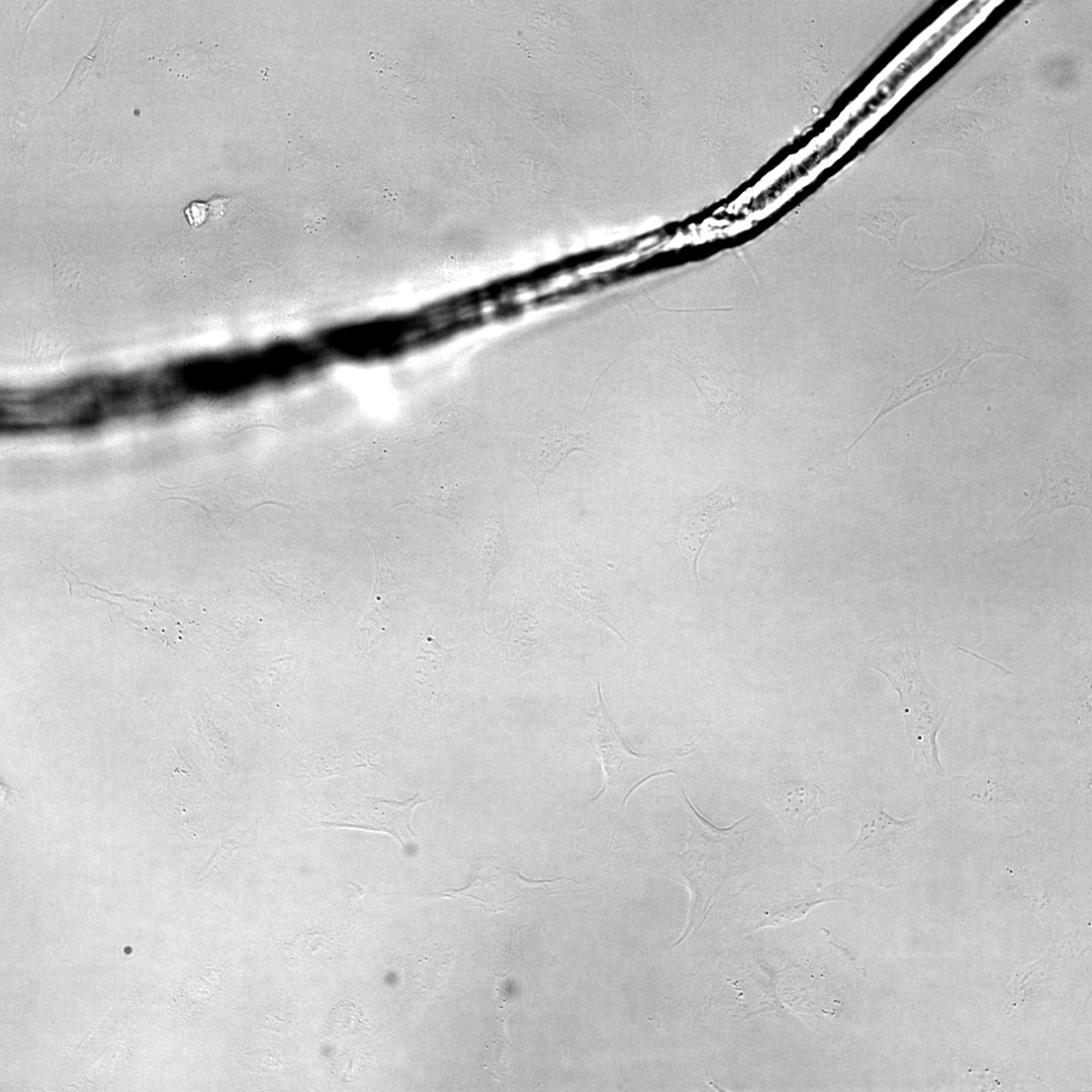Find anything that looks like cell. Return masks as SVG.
Instances as JSON below:
<instances>
[{
    "label": "cell",
    "instance_id": "obj_3",
    "mask_svg": "<svg viewBox=\"0 0 1092 1092\" xmlns=\"http://www.w3.org/2000/svg\"><path fill=\"white\" fill-rule=\"evenodd\" d=\"M689 807L690 835L687 848L678 856L695 895V908L705 909L725 880L740 870L748 845L745 828L748 816L728 828H718L695 809L685 791Z\"/></svg>",
    "mask_w": 1092,
    "mask_h": 1092
},
{
    "label": "cell",
    "instance_id": "obj_16",
    "mask_svg": "<svg viewBox=\"0 0 1092 1092\" xmlns=\"http://www.w3.org/2000/svg\"><path fill=\"white\" fill-rule=\"evenodd\" d=\"M480 570V604L485 606L490 583L502 568L508 554V541L504 523L496 518L483 521L471 542Z\"/></svg>",
    "mask_w": 1092,
    "mask_h": 1092
},
{
    "label": "cell",
    "instance_id": "obj_5",
    "mask_svg": "<svg viewBox=\"0 0 1092 1092\" xmlns=\"http://www.w3.org/2000/svg\"><path fill=\"white\" fill-rule=\"evenodd\" d=\"M982 216L984 232L980 241L967 256L956 262L937 269L913 267L904 260L894 264V275L909 296L916 297L929 284L941 278L979 267L1013 265L1044 270L1030 260L1027 240L1000 211H987Z\"/></svg>",
    "mask_w": 1092,
    "mask_h": 1092
},
{
    "label": "cell",
    "instance_id": "obj_9",
    "mask_svg": "<svg viewBox=\"0 0 1092 1092\" xmlns=\"http://www.w3.org/2000/svg\"><path fill=\"white\" fill-rule=\"evenodd\" d=\"M1042 481L1027 511L1015 522L1023 527L1034 518L1067 507L1091 509V466L1085 459L1066 452L1052 464L1041 466Z\"/></svg>",
    "mask_w": 1092,
    "mask_h": 1092
},
{
    "label": "cell",
    "instance_id": "obj_22",
    "mask_svg": "<svg viewBox=\"0 0 1092 1092\" xmlns=\"http://www.w3.org/2000/svg\"><path fill=\"white\" fill-rule=\"evenodd\" d=\"M512 623L508 638L516 644L532 647L537 642L540 634V623L535 616L526 612H519L516 608L512 611Z\"/></svg>",
    "mask_w": 1092,
    "mask_h": 1092
},
{
    "label": "cell",
    "instance_id": "obj_10",
    "mask_svg": "<svg viewBox=\"0 0 1092 1092\" xmlns=\"http://www.w3.org/2000/svg\"><path fill=\"white\" fill-rule=\"evenodd\" d=\"M427 800L429 798L420 799L418 794L404 801L360 795L326 814L320 824L386 832L405 847L417 838L411 827L413 811L419 803Z\"/></svg>",
    "mask_w": 1092,
    "mask_h": 1092
},
{
    "label": "cell",
    "instance_id": "obj_1",
    "mask_svg": "<svg viewBox=\"0 0 1092 1092\" xmlns=\"http://www.w3.org/2000/svg\"><path fill=\"white\" fill-rule=\"evenodd\" d=\"M961 807L976 819L1029 822L1048 806V789L1027 764L1007 757L982 761L970 774L947 780Z\"/></svg>",
    "mask_w": 1092,
    "mask_h": 1092
},
{
    "label": "cell",
    "instance_id": "obj_12",
    "mask_svg": "<svg viewBox=\"0 0 1092 1092\" xmlns=\"http://www.w3.org/2000/svg\"><path fill=\"white\" fill-rule=\"evenodd\" d=\"M407 589L384 561L377 557V571L370 600L363 618L355 628V644L359 651L376 647L390 629Z\"/></svg>",
    "mask_w": 1092,
    "mask_h": 1092
},
{
    "label": "cell",
    "instance_id": "obj_17",
    "mask_svg": "<svg viewBox=\"0 0 1092 1092\" xmlns=\"http://www.w3.org/2000/svg\"><path fill=\"white\" fill-rule=\"evenodd\" d=\"M570 573L567 577L564 575L563 582L557 585V588L563 589L560 593L565 598V603L581 615L601 621L625 640L609 619L610 611L605 594L594 576L583 566L575 563L570 564Z\"/></svg>",
    "mask_w": 1092,
    "mask_h": 1092
},
{
    "label": "cell",
    "instance_id": "obj_18",
    "mask_svg": "<svg viewBox=\"0 0 1092 1092\" xmlns=\"http://www.w3.org/2000/svg\"><path fill=\"white\" fill-rule=\"evenodd\" d=\"M457 647H444L433 637L423 638L414 657V671L421 686L438 689L444 685L449 673L452 653Z\"/></svg>",
    "mask_w": 1092,
    "mask_h": 1092
},
{
    "label": "cell",
    "instance_id": "obj_24",
    "mask_svg": "<svg viewBox=\"0 0 1092 1092\" xmlns=\"http://www.w3.org/2000/svg\"><path fill=\"white\" fill-rule=\"evenodd\" d=\"M362 1016L354 1005L344 1003L338 1006L331 1020V1028L336 1035L354 1033L362 1029Z\"/></svg>",
    "mask_w": 1092,
    "mask_h": 1092
},
{
    "label": "cell",
    "instance_id": "obj_20",
    "mask_svg": "<svg viewBox=\"0 0 1092 1092\" xmlns=\"http://www.w3.org/2000/svg\"><path fill=\"white\" fill-rule=\"evenodd\" d=\"M916 213V205L912 202H894L867 212L860 218L859 225L873 236L883 238L896 246L904 221Z\"/></svg>",
    "mask_w": 1092,
    "mask_h": 1092
},
{
    "label": "cell",
    "instance_id": "obj_19",
    "mask_svg": "<svg viewBox=\"0 0 1092 1092\" xmlns=\"http://www.w3.org/2000/svg\"><path fill=\"white\" fill-rule=\"evenodd\" d=\"M418 512L455 521L462 515L464 498L457 484L443 483L403 502Z\"/></svg>",
    "mask_w": 1092,
    "mask_h": 1092
},
{
    "label": "cell",
    "instance_id": "obj_14",
    "mask_svg": "<svg viewBox=\"0 0 1092 1092\" xmlns=\"http://www.w3.org/2000/svg\"><path fill=\"white\" fill-rule=\"evenodd\" d=\"M699 389L705 412L710 417H735L742 412V398L733 382L732 373L711 361L687 359L684 363Z\"/></svg>",
    "mask_w": 1092,
    "mask_h": 1092
},
{
    "label": "cell",
    "instance_id": "obj_11",
    "mask_svg": "<svg viewBox=\"0 0 1092 1092\" xmlns=\"http://www.w3.org/2000/svg\"><path fill=\"white\" fill-rule=\"evenodd\" d=\"M594 439L582 420L543 428L528 437L521 449L519 470L535 485L537 493L546 477L572 452L588 453Z\"/></svg>",
    "mask_w": 1092,
    "mask_h": 1092
},
{
    "label": "cell",
    "instance_id": "obj_15",
    "mask_svg": "<svg viewBox=\"0 0 1092 1092\" xmlns=\"http://www.w3.org/2000/svg\"><path fill=\"white\" fill-rule=\"evenodd\" d=\"M1089 172L1075 154L1070 143L1069 155L1065 166L1059 170L1055 194L1062 219L1067 222L1085 224L1089 209Z\"/></svg>",
    "mask_w": 1092,
    "mask_h": 1092
},
{
    "label": "cell",
    "instance_id": "obj_13",
    "mask_svg": "<svg viewBox=\"0 0 1092 1092\" xmlns=\"http://www.w3.org/2000/svg\"><path fill=\"white\" fill-rule=\"evenodd\" d=\"M740 503L741 498H737L728 486H719L709 494L693 499L691 511L678 529L677 542L686 555L693 559L695 573L699 554L720 513Z\"/></svg>",
    "mask_w": 1092,
    "mask_h": 1092
},
{
    "label": "cell",
    "instance_id": "obj_7",
    "mask_svg": "<svg viewBox=\"0 0 1092 1092\" xmlns=\"http://www.w3.org/2000/svg\"><path fill=\"white\" fill-rule=\"evenodd\" d=\"M596 682L598 704L587 712L590 721L589 744L603 763L606 787L623 793L625 802L642 782L664 771L658 768L655 757L635 753L625 743L605 706L600 681Z\"/></svg>",
    "mask_w": 1092,
    "mask_h": 1092
},
{
    "label": "cell",
    "instance_id": "obj_2",
    "mask_svg": "<svg viewBox=\"0 0 1092 1092\" xmlns=\"http://www.w3.org/2000/svg\"><path fill=\"white\" fill-rule=\"evenodd\" d=\"M927 820L899 819L883 803L869 800L859 812V831L842 856L851 875L887 881L903 869L919 864L926 855Z\"/></svg>",
    "mask_w": 1092,
    "mask_h": 1092
},
{
    "label": "cell",
    "instance_id": "obj_23",
    "mask_svg": "<svg viewBox=\"0 0 1092 1092\" xmlns=\"http://www.w3.org/2000/svg\"><path fill=\"white\" fill-rule=\"evenodd\" d=\"M466 420V411L461 406H446L429 418L428 432L434 436L452 434L458 431Z\"/></svg>",
    "mask_w": 1092,
    "mask_h": 1092
},
{
    "label": "cell",
    "instance_id": "obj_4",
    "mask_svg": "<svg viewBox=\"0 0 1092 1092\" xmlns=\"http://www.w3.org/2000/svg\"><path fill=\"white\" fill-rule=\"evenodd\" d=\"M910 671L908 680L891 681L900 694L906 733L913 753V774L920 786L935 791L946 781L939 759L937 734L947 715L951 698L931 686L916 664L910 666Z\"/></svg>",
    "mask_w": 1092,
    "mask_h": 1092
},
{
    "label": "cell",
    "instance_id": "obj_25",
    "mask_svg": "<svg viewBox=\"0 0 1092 1092\" xmlns=\"http://www.w3.org/2000/svg\"><path fill=\"white\" fill-rule=\"evenodd\" d=\"M248 1063L254 1069L269 1072L280 1067L277 1054L268 1051L254 1052L247 1055Z\"/></svg>",
    "mask_w": 1092,
    "mask_h": 1092
},
{
    "label": "cell",
    "instance_id": "obj_8",
    "mask_svg": "<svg viewBox=\"0 0 1092 1092\" xmlns=\"http://www.w3.org/2000/svg\"><path fill=\"white\" fill-rule=\"evenodd\" d=\"M762 798L791 830L802 829L809 819L832 808L833 801L816 779L803 770L782 767L763 781Z\"/></svg>",
    "mask_w": 1092,
    "mask_h": 1092
},
{
    "label": "cell",
    "instance_id": "obj_6",
    "mask_svg": "<svg viewBox=\"0 0 1092 1092\" xmlns=\"http://www.w3.org/2000/svg\"><path fill=\"white\" fill-rule=\"evenodd\" d=\"M986 354L1016 355L1029 359L1015 347L994 343L977 333L968 335L960 339L952 353L938 365L916 374L907 383L893 386L869 426L847 447L833 453V457L840 460L841 464L849 466L848 454L881 418L924 393H936L956 385H963L964 370L973 361Z\"/></svg>",
    "mask_w": 1092,
    "mask_h": 1092
},
{
    "label": "cell",
    "instance_id": "obj_21",
    "mask_svg": "<svg viewBox=\"0 0 1092 1092\" xmlns=\"http://www.w3.org/2000/svg\"><path fill=\"white\" fill-rule=\"evenodd\" d=\"M339 939L333 933H303L294 936L286 945V952L296 959H325L338 948Z\"/></svg>",
    "mask_w": 1092,
    "mask_h": 1092
}]
</instances>
